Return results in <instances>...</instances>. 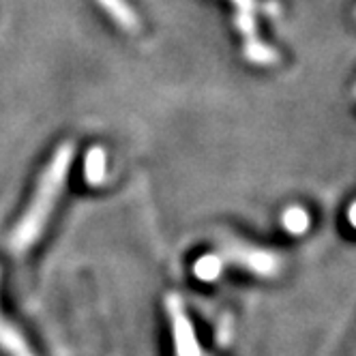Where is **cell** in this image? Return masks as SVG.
Listing matches in <instances>:
<instances>
[{"label":"cell","instance_id":"52a82bcc","mask_svg":"<svg viewBox=\"0 0 356 356\" xmlns=\"http://www.w3.org/2000/svg\"><path fill=\"white\" fill-rule=\"evenodd\" d=\"M284 225L288 227L292 234H302L305 230H307V225H309V217H307V213H305L302 209L294 207V209L286 211Z\"/></svg>","mask_w":356,"mask_h":356},{"label":"cell","instance_id":"3957f363","mask_svg":"<svg viewBox=\"0 0 356 356\" xmlns=\"http://www.w3.org/2000/svg\"><path fill=\"white\" fill-rule=\"evenodd\" d=\"M97 3L104 7L112 15V19L118 22L124 31H129V33H138L140 31V19L134 13V9L124 3V0H97Z\"/></svg>","mask_w":356,"mask_h":356},{"label":"cell","instance_id":"6da1fadb","mask_svg":"<svg viewBox=\"0 0 356 356\" xmlns=\"http://www.w3.org/2000/svg\"><path fill=\"white\" fill-rule=\"evenodd\" d=\"M71 159H73V146L71 144L60 146V150L54 155L52 163H49L47 170L43 172L31 207H29L26 215H24V219L19 221V225L15 227V232L11 236V247H15V251H24L39 238L43 225H45L49 213H52L56 200L63 191Z\"/></svg>","mask_w":356,"mask_h":356},{"label":"cell","instance_id":"ba28073f","mask_svg":"<svg viewBox=\"0 0 356 356\" xmlns=\"http://www.w3.org/2000/svg\"><path fill=\"white\" fill-rule=\"evenodd\" d=\"M221 273V262L217 256H204L195 264V275L202 279H215Z\"/></svg>","mask_w":356,"mask_h":356},{"label":"cell","instance_id":"277c9868","mask_svg":"<svg viewBox=\"0 0 356 356\" xmlns=\"http://www.w3.org/2000/svg\"><path fill=\"white\" fill-rule=\"evenodd\" d=\"M106 152L101 150V148H92L88 152V157H86V181L90 185H99V183H104V178H106Z\"/></svg>","mask_w":356,"mask_h":356},{"label":"cell","instance_id":"9c48e42d","mask_svg":"<svg viewBox=\"0 0 356 356\" xmlns=\"http://www.w3.org/2000/svg\"><path fill=\"white\" fill-rule=\"evenodd\" d=\"M232 3L236 5L238 13H253L256 9V0H232Z\"/></svg>","mask_w":356,"mask_h":356},{"label":"cell","instance_id":"8992f818","mask_svg":"<svg viewBox=\"0 0 356 356\" xmlns=\"http://www.w3.org/2000/svg\"><path fill=\"white\" fill-rule=\"evenodd\" d=\"M245 56L251 60V63H256V65H275L277 60V52L270 47H266L264 43L260 41H251L245 45Z\"/></svg>","mask_w":356,"mask_h":356},{"label":"cell","instance_id":"5b68a950","mask_svg":"<svg viewBox=\"0 0 356 356\" xmlns=\"http://www.w3.org/2000/svg\"><path fill=\"white\" fill-rule=\"evenodd\" d=\"M0 346L7 348L9 352H13L15 356H31L26 346H24V341H22V337L9 324L3 322V318H0Z\"/></svg>","mask_w":356,"mask_h":356},{"label":"cell","instance_id":"7a4b0ae2","mask_svg":"<svg viewBox=\"0 0 356 356\" xmlns=\"http://www.w3.org/2000/svg\"><path fill=\"white\" fill-rule=\"evenodd\" d=\"M170 312L174 320V341H176V356H202L195 333L191 328L189 318L183 314L181 305L176 298L170 300Z\"/></svg>","mask_w":356,"mask_h":356}]
</instances>
